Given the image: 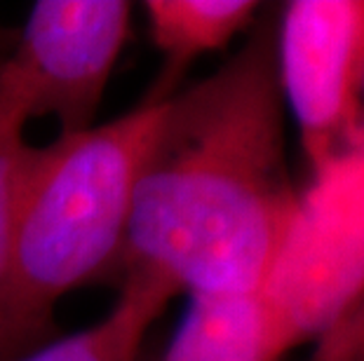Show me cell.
<instances>
[{
    "label": "cell",
    "mask_w": 364,
    "mask_h": 361,
    "mask_svg": "<svg viewBox=\"0 0 364 361\" xmlns=\"http://www.w3.org/2000/svg\"><path fill=\"white\" fill-rule=\"evenodd\" d=\"M188 298L162 361H282L289 352L261 291Z\"/></svg>",
    "instance_id": "6"
},
{
    "label": "cell",
    "mask_w": 364,
    "mask_h": 361,
    "mask_svg": "<svg viewBox=\"0 0 364 361\" xmlns=\"http://www.w3.org/2000/svg\"><path fill=\"white\" fill-rule=\"evenodd\" d=\"M125 0H41L0 61L5 84L26 120L54 118L59 134L95 125L132 24Z\"/></svg>",
    "instance_id": "4"
},
{
    "label": "cell",
    "mask_w": 364,
    "mask_h": 361,
    "mask_svg": "<svg viewBox=\"0 0 364 361\" xmlns=\"http://www.w3.org/2000/svg\"><path fill=\"white\" fill-rule=\"evenodd\" d=\"M26 122L24 111L0 82V361H12L33 350L14 317L10 287L14 209L33 148L24 136Z\"/></svg>",
    "instance_id": "9"
},
{
    "label": "cell",
    "mask_w": 364,
    "mask_h": 361,
    "mask_svg": "<svg viewBox=\"0 0 364 361\" xmlns=\"http://www.w3.org/2000/svg\"><path fill=\"white\" fill-rule=\"evenodd\" d=\"M160 104L33 145L12 233V310L33 348L54 338V310L71 291L115 277L134 186Z\"/></svg>",
    "instance_id": "2"
},
{
    "label": "cell",
    "mask_w": 364,
    "mask_h": 361,
    "mask_svg": "<svg viewBox=\"0 0 364 361\" xmlns=\"http://www.w3.org/2000/svg\"><path fill=\"white\" fill-rule=\"evenodd\" d=\"M282 99L311 174L364 139V0H294L275 28Z\"/></svg>",
    "instance_id": "5"
},
{
    "label": "cell",
    "mask_w": 364,
    "mask_h": 361,
    "mask_svg": "<svg viewBox=\"0 0 364 361\" xmlns=\"http://www.w3.org/2000/svg\"><path fill=\"white\" fill-rule=\"evenodd\" d=\"M296 202L266 24L212 75L162 99L113 279L151 272L188 296L261 291Z\"/></svg>",
    "instance_id": "1"
},
{
    "label": "cell",
    "mask_w": 364,
    "mask_h": 361,
    "mask_svg": "<svg viewBox=\"0 0 364 361\" xmlns=\"http://www.w3.org/2000/svg\"><path fill=\"white\" fill-rule=\"evenodd\" d=\"M311 361H364V294L317 338Z\"/></svg>",
    "instance_id": "10"
},
{
    "label": "cell",
    "mask_w": 364,
    "mask_h": 361,
    "mask_svg": "<svg viewBox=\"0 0 364 361\" xmlns=\"http://www.w3.org/2000/svg\"><path fill=\"white\" fill-rule=\"evenodd\" d=\"M118 287L113 307L99 321L52 338L12 361H139L151 326L179 291L151 272L127 274Z\"/></svg>",
    "instance_id": "8"
},
{
    "label": "cell",
    "mask_w": 364,
    "mask_h": 361,
    "mask_svg": "<svg viewBox=\"0 0 364 361\" xmlns=\"http://www.w3.org/2000/svg\"><path fill=\"white\" fill-rule=\"evenodd\" d=\"M14 35L17 33H12L10 28L0 24V61H3L7 57V52L12 50V43H14Z\"/></svg>",
    "instance_id": "11"
},
{
    "label": "cell",
    "mask_w": 364,
    "mask_h": 361,
    "mask_svg": "<svg viewBox=\"0 0 364 361\" xmlns=\"http://www.w3.org/2000/svg\"><path fill=\"white\" fill-rule=\"evenodd\" d=\"M287 350L364 294V139L313 174L261 289Z\"/></svg>",
    "instance_id": "3"
},
{
    "label": "cell",
    "mask_w": 364,
    "mask_h": 361,
    "mask_svg": "<svg viewBox=\"0 0 364 361\" xmlns=\"http://www.w3.org/2000/svg\"><path fill=\"white\" fill-rule=\"evenodd\" d=\"M252 0H149L144 3L149 33L162 55V71L151 101L176 91L183 71L200 57L223 50L252 26L259 14Z\"/></svg>",
    "instance_id": "7"
}]
</instances>
